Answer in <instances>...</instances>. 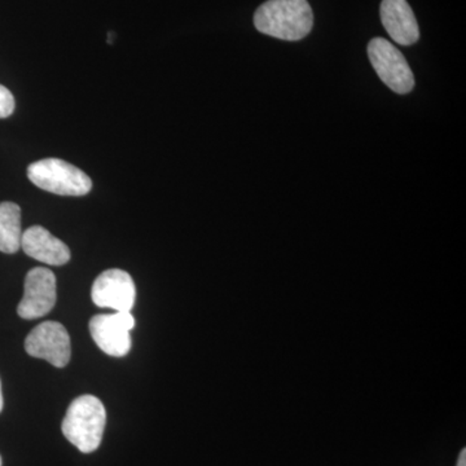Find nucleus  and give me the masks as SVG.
<instances>
[{
    "mask_svg": "<svg viewBox=\"0 0 466 466\" xmlns=\"http://www.w3.org/2000/svg\"><path fill=\"white\" fill-rule=\"evenodd\" d=\"M21 249L46 265L64 266L70 260L69 248L41 226L30 227L23 233Z\"/></svg>",
    "mask_w": 466,
    "mask_h": 466,
    "instance_id": "nucleus-10",
    "label": "nucleus"
},
{
    "mask_svg": "<svg viewBox=\"0 0 466 466\" xmlns=\"http://www.w3.org/2000/svg\"><path fill=\"white\" fill-rule=\"evenodd\" d=\"M106 424V412L99 398L82 395L72 401L63 421V434L84 453L99 449Z\"/></svg>",
    "mask_w": 466,
    "mask_h": 466,
    "instance_id": "nucleus-2",
    "label": "nucleus"
},
{
    "mask_svg": "<svg viewBox=\"0 0 466 466\" xmlns=\"http://www.w3.org/2000/svg\"><path fill=\"white\" fill-rule=\"evenodd\" d=\"M91 297L101 309L130 312L137 299V288L131 275L124 269H106L92 285Z\"/></svg>",
    "mask_w": 466,
    "mask_h": 466,
    "instance_id": "nucleus-8",
    "label": "nucleus"
},
{
    "mask_svg": "<svg viewBox=\"0 0 466 466\" xmlns=\"http://www.w3.org/2000/svg\"><path fill=\"white\" fill-rule=\"evenodd\" d=\"M88 327L92 339L106 355L122 358L130 351V330L135 327V319L130 312L96 315L91 319Z\"/></svg>",
    "mask_w": 466,
    "mask_h": 466,
    "instance_id": "nucleus-6",
    "label": "nucleus"
},
{
    "mask_svg": "<svg viewBox=\"0 0 466 466\" xmlns=\"http://www.w3.org/2000/svg\"><path fill=\"white\" fill-rule=\"evenodd\" d=\"M0 466H2V458H0Z\"/></svg>",
    "mask_w": 466,
    "mask_h": 466,
    "instance_id": "nucleus-15",
    "label": "nucleus"
},
{
    "mask_svg": "<svg viewBox=\"0 0 466 466\" xmlns=\"http://www.w3.org/2000/svg\"><path fill=\"white\" fill-rule=\"evenodd\" d=\"M3 410L2 383H0V412Z\"/></svg>",
    "mask_w": 466,
    "mask_h": 466,
    "instance_id": "nucleus-14",
    "label": "nucleus"
},
{
    "mask_svg": "<svg viewBox=\"0 0 466 466\" xmlns=\"http://www.w3.org/2000/svg\"><path fill=\"white\" fill-rule=\"evenodd\" d=\"M368 57L383 84L397 94L406 95L415 87V76L406 57L394 45L383 38H373L368 45Z\"/></svg>",
    "mask_w": 466,
    "mask_h": 466,
    "instance_id": "nucleus-4",
    "label": "nucleus"
},
{
    "mask_svg": "<svg viewBox=\"0 0 466 466\" xmlns=\"http://www.w3.org/2000/svg\"><path fill=\"white\" fill-rule=\"evenodd\" d=\"M15 106H16V103H15L12 92L5 86L0 85V118H7L12 116Z\"/></svg>",
    "mask_w": 466,
    "mask_h": 466,
    "instance_id": "nucleus-12",
    "label": "nucleus"
},
{
    "mask_svg": "<svg viewBox=\"0 0 466 466\" xmlns=\"http://www.w3.org/2000/svg\"><path fill=\"white\" fill-rule=\"evenodd\" d=\"M25 350L30 357L45 359L57 368L66 367L72 357L69 333L57 321H45L36 325L27 334Z\"/></svg>",
    "mask_w": 466,
    "mask_h": 466,
    "instance_id": "nucleus-5",
    "label": "nucleus"
},
{
    "mask_svg": "<svg viewBox=\"0 0 466 466\" xmlns=\"http://www.w3.org/2000/svg\"><path fill=\"white\" fill-rule=\"evenodd\" d=\"M381 21L392 41L401 46L415 45L420 38L419 24L407 0H382Z\"/></svg>",
    "mask_w": 466,
    "mask_h": 466,
    "instance_id": "nucleus-9",
    "label": "nucleus"
},
{
    "mask_svg": "<svg viewBox=\"0 0 466 466\" xmlns=\"http://www.w3.org/2000/svg\"><path fill=\"white\" fill-rule=\"evenodd\" d=\"M258 32L283 41H300L314 26V14L308 0H268L256 15Z\"/></svg>",
    "mask_w": 466,
    "mask_h": 466,
    "instance_id": "nucleus-1",
    "label": "nucleus"
},
{
    "mask_svg": "<svg viewBox=\"0 0 466 466\" xmlns=\"http://www.w3.org/2000/svg\"><path fill=\"white\" fill-rule=\"evenodd\" d=\"M456 466H466V450H462L461 452H460L459 460H458V465Z\"/></svg>",
    "mask_w": 466,
    "mask_h": 466,
    "instance_id": "nucleus-13",
    "label": "nucleus"
},
{
    "mask_svg": "<svg viewBox=\"0 0 466 466\" xmlns=\"http://www.w3.org/2000/svg\"><path fill=\"white\" fill-rule=\"evenodd\" d=\"M27 177L34 186L60 196H85L92 189V180L81 168L58 158L33 162Z\"/></svg>",
    "mask_w": 466,
    "mask_h": 466,
    "instance_id": "nucleus-3",
    "label": "nucleus"
},
{
    "mask_svg": "<svg viewBox=\"0 0 466 466\" xmlns=\"http://www.w3.org/2000/svg\"><path fill=\"white\" fill-rule=\"evenodd\" d=\"M25 290L18 303V317L25 320L39 319L50 314L56 305V276L51 269L35 267L27 272Z\"/></svg>",
    "mask_w": 466,
    "mask_h": 466,
    "instance_id": "nucleus-7",
    "label": "nucleus"
},
{
    "mask_svg": "<svg viewBox=\"0 0 466 466\" xmlns=\"http://www.w3.org/2000/svg\"><path fill=\"white\" fill-rule=\"evenodd\" d=\"M21 208L14 202L0 204V251L17 253L21 249Z\"/></svg>",
    "mask_w": 466,
    "mask_h": 466,
    "instance_id": "nucleus-11",
    "label": "nucleus"
}]
</instances>
